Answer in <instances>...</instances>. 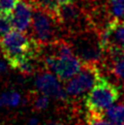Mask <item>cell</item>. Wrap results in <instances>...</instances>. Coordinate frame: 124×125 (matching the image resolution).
<instances>
[{
	"label": "cell",
	"mask_w": 124,
	"mask_h": 125,
	"mask_svg": "<svg viewBox=\"0 0 124 125\" xmlns=\"http://www.w3.org/2000/svg\"><path fill=\"white\" fill-rule=\"evenodd\" d=\"M99 41L103 53L110 50L124 51V20H111L99 31Z\"/></svg>",
	"instance_id": "6"
},
{
	"label": "cell",
	"mask_w": 124,
	"mask_h": 125,
	"mask_svg": "<svg viewBox=\"0 0 124 125\" xmlns=\"http://www.w3.org/2000/svg\"><path fill=\"white\" fill-rule=\"evenodd\" d=\"M120 97L117 86L101 77L84 97L85 108L89 112L104 113Z\"/></svg>",
	"instance_id": "4"
},
{
	"label": "cell",
	"mask_w": 124,
	"mask_h": 125,
	"mask_svg": "<svg viewBox=\"0 0 124 125\" xmlns=\"http://www.w3.org/2000/svg\"><path fill=\"white\" fill-rule=\"evenodd\" d=\"M16 2L17 0H0V10L11 12V10Z\"/></svg>",
	"instance_id": "15"
},
{
	"label": "cell",
	"mask_w": 124,
	"mask_h": 125,
	"mask_svg": "<svg viewBox=\"0 0 124 125\" xmlns=\"http://www.w3.org/2000/svg\"><path fill=\"white\" fill-rule=\"evenodd\" d=\"M30 1H31V2H32V3H34V2H36V1H37V0H30Z\"/></svg>",
	"instance_id": "20"
},
{
	"label": "cell",
	"mask_w": 124,
	"mask_h": 125,
	"mask_svg": "<svg viewBox=\"0 0 124 125\" xmlns=\"http://www.w3.org/2000/svg\"><path fill=\"white\" fill-rule=\"evenodd\" d=\"M105 116L113 125H124V102L114 104L105 111Z\"/></svg>",
	"instance_id": "9"
},
{
	"label": "cell",
	"mask_w": 124,
	"mask_h": 125,
	"mask_svg": "<svg viewBox=\"0 0 124 125\" xmlns=\"http://www.w3.org/2000/svg\"><path fill=\"white\" fill-rule=\"evenodd\" d=\"M72 46L73 53L84 63L99 64L103 59V52L100 47L99 31L94 28L83 30L81 32L72 34Z\"/></svg>",
	"instance_id": "3"
},
{
	"label": "cell",
	"mask_w": 124,
	"mask_h": 125,
	"mask_svg": "<svg viewBox=\"0 0 124 125\" xmlns=\"http://www.w3.org/2000/svg\"><path fill=\"white\" fill-rule=\"evenodd\" d=\"M107 10L112 20L124 19V0H108Z\"/></svg>",
	"instance_id": "11"
},
{
	"label": "cell",
	"mask_w": 124,
	"mask_h": 125,
	"mask_svg": "<svg viewBox=\"0 0 124 125\" xmlns=\"http://www.w3.org/2000/svg\"><path fill=\"white\" fill-rule=\"evenodd\" d=\"M85 120L88 125H113L107 117H104V113H95V112L87 111Z\"/></svg>",
	"instance_id": "12"
},
{
	"label": "cell",
	"mask_w": 124,
	"mask_h": 125,
	"mask_svg": "<svg viewBox=\"0 0 124 125\" xmlns=\"http://www.w3.org/2000/svg\"><path fill=\"white\" fill-rule=\"evenodd\" d=\"M33 4L30 0H17L11 10V24L16 30L27 32L31 27Z\"/></svg>",
	"instance_id": "8"
},
{
	"label": "cell",
	"mask_w": 124,
	"mask_h": 125,
	"mask_svg": "<svg viewBox=\"0 0 124 125\" xmlns=\"http://www.w3.org/2000/svg\"><path fill=\"white\" fill-rule=\"evenodd\" d=\"M58 4H64V3H69V2H73L74 0H55Z\"/></svg>",
	"instance_id": "17"
},
{
	"label": "cell",
	"mask_w": 124,
	"mask_h": 125,
	"mask_svg": "<svg viewBox=\"0 0 124 125\" xmlns=\"http://www.w3.org/2000/svg\"><path fill=\"white\" fill-rule=\"evenodd\" d=\"M2 105H3V104H2V101H1V100H0V108H1V106H2Z\"/></svg>",
	"instance_id": "21"
},
{
	"label": "cell",
	"mask_w": 124,
	"mask_h": 125,
	"mask_svg": "<svg viewBox=\"0 0 124 125\" xmlns=\"http://www.w3.org/2000/svg\"><path fill=\"white\" fill-rule=\"evenodd\" d=\"M0 52L6 59L10 67L20 60L31 55H41V46L38 44L29 34L18 30H10L0 36Z\"/></svg>",
	"instance_id": "1"
},
{
	"label": "cell",
	"mask_w": 124,
	"mask_h": 125,
	"mask_svg": "<svg viewBox=\"0 0 124 125\" xmlns=\"http://www.w3.org/2000/svg\"><path fill=\"white\" fill-rule=\"evenodd\" d=\"M7 71V65L2 60H0V73H5Z\"/></svg>",
	"instance_id": "16"
},
{
	"label": "cell",
	"mask_w": 124,
	"mask_h": 125,
	"mask_svg": "<svg viewBox=\"0 0 124 125\" xmlns=\"http://www.w3.org/2000/svg\"><path fill=\"white\" fill-rule=\"evenodd\" d=\"M101 77L99 64L84 63L79 73L65 82L64 89L68 96L78 97L89 92Z\"/></svg>",
	"instance_id": "5"
},
{
	"label": "cell",
	"mask_w": 124,
	"mask_h": 125,
	"mask_svg": "<svg viewBox=\"0 0 124 125\" xmlns=\"http://www.w3.org/2000/svg\"><path fill=\"white\" fill-rule=\"evenodd\" d=\"M28 100L34 111H43L49 105V97L41 92H30Z\"/></svg>",
	"instance_id": "10"
},
{
	"label": "cell",
	"mask_w": 124,
	"mask_h": 125,
	"mask_svg": "<svg viewBox=\"0 0 124 125\" xmlns=\"http://www.w3.org/2000/svg\"><path fill=\"white\" fill-rule=\"evenodd\" d=\"M31 32L29 35L41 46L59 41L65 33L57 17V10H49L41 6H33Z\"/></svg>",
	"instance_id": "2"
},
{
	"label": "cell",
	"mask_w": 124,
	"mask_h": 125,
	"mask_svg": "<svg viewBox=\"0 0 124 125\" xmlns=\"http://www.w3.org/2000/svg\"><path fill=\"white\" fill-rule=\"evenodd\" d=\"M35 86L41 93L57 100H65L68 96L64 87L61 85V81L49 70L42 71L37 75Z\"/></svg>",
	"instance_id": "7"
},
{
	"label": "cell",
	"mask_w": 124,
	"mask_h": 125,
	"mask_svg": "<svg viewBox=\"0 0 124 125\" xmlns=\"http://www.w3.org/2000/svg\"><path fill=\"white\" fill-rule=\"evenodd\" d=\"M2 104L7 106H17L21 101V95L16 91H10L1 95Z\"/></svg>",
	"instance_id": "14"
},
{
	"label": "cell",
	"mask_w": 124,
	"mask_h": 125,
	"mask_svg": "<svg viewBox=\"0 0 124 125\" xmlns=\"http://www.w3.org/2000/svg\"><path fill=\"white\" fill-rule=\"evenodd\" d=\"M11 28V12L0 10V36L10 32Z\"/></svg>",
	"instance_id": "13"
},
{
	"label": "cell",
	"mask_w": 124,
	"mask_h": 125,
	"mask_svg": "<svg viewBox=\"0 0 124 125\" xmlns=\"http://www.w3.org/2000/svg\"><path fill=\"white\" fill-rule=\"evenodd\" d=\"M37 124V120L36 119H31L29 121V125H36Z\"/></svg>",
	"instance_id": "19"
},
{
	"label": "cell",
	"mask_w": 124,
	"mask_h": 125,
	"mask_svg": "<svg viewBox=\"0 0 124 125\" xmlns=\"http://www.w3.org/2000/svg\"><path fill=\"white\" fill-rule=\"evenodd\" d=\"M46 125H65L61 122H58V121H51V122H48Z\"/></svg>",
	"instance_id": "18"
}]
</instances>
